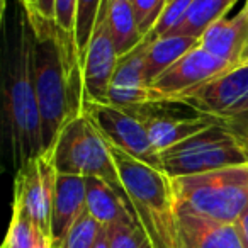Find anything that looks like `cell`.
Masks as SVG:
<instances>
[{
	"label": "cell",
	"instance_id": "1",
	"mask_svg": "<svg viewBox=\"0 0 248 248\" xmlns=\"http://www.w3.org/2000/svg\"><path fill=\"white\" fill-rule=\"evenodd\" d=\"M4 24V119L11 155L22 167L43 153L41 116L31 70L32 26L24 5L2 0Z\"/></svg>",
	"mask_w": 248,
	"mask_h": 248
},
{
	"label": "cell",
	"instance_id": "2",
	"mask_svg": "<svg viewBox=\"0 0 248 248\" xmlns=\"http://www.w3.org/2000/svg\"><path fill=\"white\" fill-rule=\"evenodd\" d=\"M31 70L41 116L43 152L53 148L72 117L82 112V95L70 78L53 22L31 21Z\"/></svg>",
	"mask_w": 248,
	"mask_h": 248
},
{
	"label": "cell",
	"instance_id": "3",
	"mask_svg": "<svg viewBox=\"0 0 248 248\" xmlns=\"http://www.w3.org/2000/svg\"><path fill=\"white\" fill-rule=\"evenodd\" d=\"M110 155L119 170L136 221L153 248H182L179 234V206L172 179L135 156L112 146Z\"/></svg>",
	"mask_w": 248,
	"mask_h": 248
},
{
	"label": "cell",
	"instance_id": "4",
	"mask_svg": "<svg viewBox=\"0 0 248 248\" xmlns=\"http://www.w3.org/2000/svg\"><path fill=\"white\" fill-rule=\"evenodd\" d=\"M51 152L56 172L65 175L97 177L104 180L119 194V197L133 213L119 170L110 155L109 143L104 140L99 129L85 114L80 112L65 124Z\"/></svg>",
	"mask_w": 248,
	"mask_h": 248
},
{
	"label": "cell",
	"instance_id": "5",
	"mask_svg": "<svg viewBox=\"0 0 248 248\" xmlns=\"http://www.w3.org/2000/svg\"><path fill=\"white\" fill-rule=\"evenodd\" d=\"M177 206L223 223H236L248 206V163L172 179Z\"/></svg>",
	"mask_w": 248,
	"mask_h": 248
},
{
	"label": "cell",
	"instance_id": "6",
	"mask_svg": "<svg viewBox=\"0 0 248 248\" xmlns=\"http://www.w3.org/2000/svg\"><path fill=\"white\" fill-rule=\"evenodd\" d=\"M163 172L170 179L213 172L248 163L241 140L221 123L160 153Z\"/></svg>",
	"mask_w": 248,
	"mask_h": 248
},
{
	"label": "cell",
	"instance_id": "7",
	"mask_svg": "<svg viewBox=\"0 0 248 248\" xmlns=\"http://www.w3.org/2000/svg\"><path fill=\"white\" fill-rule=\"evenodd\" d=\"M82 114H85L92 121L107 143L163 172L160 152L152 143L141 121L136 119L133 114L109 102H92V100H83Z\"/></svg>",
	"mask_w": 248,
	"mask_h": 248
},
{
	"label": "cell",
	"instance_id": "8",
	"mask_svg": "<svg viewBox=\"0 0 248 248\" xmlns=\"http://www.w3.org/2000/svg\"><path fill=\"white\" fill-rule=\"evenodd\" d=\"M124 110L141 121L150 140L160 153L219 123L214 117L201 114L189 104L177 100L145 102Z\"/></svg>",
	"mask_w": 248,
	"mask_h": 248
},
{
	"label": "cell",
	"instance_id": "9",
	"mask_svg": "<svg viewBox=\"0 0 248 248\" xmlns=\"http://www.w3.org/2000/svg\"><path fill=\"white\" fill-rule=\"evenodd\" d=\"M233 66L234 65L211 55L201 45L194 46L148 87L150 102H184L201 87L217 78Z\"/></svg>",
	"mask_w": 248,
	"mask_h": 248
},
{
	"label": "cell",
	"instance_id": "10",
	"mask_svg": "<svg viewBox=\"0 0 248 248\" xmlns=\"http://www.w3.org/2000/svg\"><path fill=\"white\" fill-rule=\"evenodd\" d=\"M56 175L58 172L53 163V152L48 150L19 167L14 180L12 202L21 204L36 226L45 231L49 238H51L49 226H51V206Z\"/></svg>",
	"mask_w": 248,
	"mask_h": 248
},
{
	"label": "cell",
	"instance_id": "11",
	"mask_svg": "<svg viewBox=\"0 0 248 248\" xmlns=\"http://www.w3.org/2000/svg\"><path fill=\"white\" fill-rule=\"evenodd\" d=\"M184 102L217 121L248 112V63L234 65Z\"/></svg>",
	"mask_w": 248,
	"mask_h": 248
},
{
	"label": "cell",
	"instance_id": "12",
	"mask_svg": "<svg viewBox=\"0 0 248 248\" xmlns=\"http://www.w3.org/2000/svg\"><path fill=\"white\" fill-rule=\"evenodd\" d=\"M116 48L106 19L97 21L83 55L82 89L83 100L109 102V87L117 66ZM82 100V102H83Z\"/></svg>",
	"mask_w": 248,
	"mask_h": 248
},
{
	"label": "cell",
	"instance_id": "13",
	"mask_svg": "<svg viewBox=\"0 0 248 248\" xmlns=\"http://www.w3.org/2000/svg\"><path fill=\"white\" fill-rule=\"evenodd\" d=\"M87 211V187L85 177L58 173L55 184L51 206V234L53 248H58L66 238L73 224Z\"/></svg>",
	"mask_w": 248,
	"mask_h": 248
},
{
	"label": "cell",
	"instance_id": "14",
	"mask_svg": "<svg viewBox=\"0 0 248 248\" xmlns=\"http://www.w3.org/2000/svg\"><path fill=\"white\" fill-rule=\"evenodd\" d=\"M150 38L117 60L116 72L109 87V104L123 109L150 102L148 85L145 82V58Z\"/></svg>",
	"mask_w": 248,
	"mask_h": 248
},
{
	"label": "cell",
	"instance_id": "15",
	"mask_svg": "<svg viewBox=\"0 0 248 248\" xmlns=\"http://www.w3.org/2000/svg\"><path fill=\"white\" fill-rule=\"evenodd\" d=\"M179 234L182 248H245L234 223L211 219L180 206Z\"/></svg>",
	"mask_w": 248,
	"mask_h": 248
},
{
	"label": "cell",
	"instance_id": "16",
	"mask_svg": "<svg viewBox=\"0 0 248 248\" xmlns=\"http://www.w3.org/2000/svg\"><path fill=\"white\" fill-rule=\"evenodd\" d=\"M248 41V7L245 5L240 12L231 17H223L201 36L199 45L216 58L238 65L241 53Z\"/></svg>",
	"mask_w": 248,
	"mask_h": 248
},
{
	"label": "cell",
	"instance_id": "17",
	"mask_svg": "<svg viewBox=\"0 0 248 248\" xmlns=\"http://www.w3.org/2000/svg\"><path fill=\"white\" fill-rule=\"evenodd\" d=\"M55 26L56 36H58L60 46H62L63 56H65L66 68H68L70 78L83 100L82 89V60H80L78 49H77L75 29H77V0H56L55 9Z\"/></svg>",
	"mask_w": 248,
	"mask_h": 248
},
{
	"label": "cell",
	"instance_id": "18",
	"mask_svg": "<svg viewBox=\"0 0 248 248\" xmlns=\"http://www.w3.org/2000/svg\"><path fill=\"white\" fill-rule=\"evenodd\" d=\"M85 187L87 211L102 226H110V224L123 223V221H136L126 202L121 199L119 194L109 184L97 177H85Z\"/></svg>",
	"mask_w": 248,
	"mask_h": 248
},
{
	"label": "cell",
	"instance_id": "19",
	"mask_svg": "<svg viewBox=\"0 0 248 248\" xmlns=\"http://www.w3.org/2000/svg\"><path fill=\"white\" fill-rule=\"evenodd\" d=\"M106 19L109 26L110 36H112L114 48H116L117 56H124L136 49L143 41L145 36L140 31L138 21H136L135 9L131 2L126 0H117L107 7L102 14H99V19Z\"/></svg>",
	"mask_w": 248,
	"mask_h": 248
},
{
	"label": "cell",
	"instance_id": "20",
	"mask_svg": "<svg viewBox=\"0 0 248 248\" xmlns=\"http://www.w3.org/2000/svg\"><path fill=\"white\" fill-rule=\"evenodd\" d=\"M199 45V39L192 36L169 34L158 39H150L145 58V82L152 85L163 72L177 63L186 53H189L194 46Z\"/></svg>",
	"mask_w": 248,
	"mask_h": 248
},
{
	"label": "cell",
	"instance_id": "21",
	"mask_svg": "<svg viewBox=\"0 0 248 248\" xmlns=\"http://www.w3.org/2000/svg\"><path fill=\"white\" fill-rule=\"evenodd\" d=\"M236 2L238 0H194L186 19L170 34L192 36V38L201 39V36L207 31L209 26L226 17L228 11Z\"/></svg>",
	"mask_w": 248,
	"mask_h": 248
},
{
	"label": "cell",
	"instance_id": "22",
	"mask_svg": "<svg viewBox=\"0 0 248 248\" xmlns=\"http://www.w3.org/2000/svg\"><path fill=\"white\" fill-rule=\"evenodd\" d=\"M100 5L102 0H77V49H78L80 60H82L83 68V55L89 46V41L92 38V32L95 29L97 19H99Z\"/></svg>",
	"mask_w": 248,
	"mask_h": 248
},
{
	"label": "cell",
	"instance_id": "23",
	"mask_svg": "<svg viewBox=\"0 0 248 248\" xmlns=\"http://www.w3.org/2000/svg\"><path fill=\"white\" fill-rule=\"evenodd\" d=\"M106 228L110 248H153L146 233L136 221H123Z\"/></svg>",
	"mask_w": 248,
	"mask_h": 248
},
{
	"label": "cell",
	"instance_id": "24",
	"mask_svg": "<svg viewBox=\"0 0 248 248\" xmlns=\"http://www.w3.org/2000/svg\"><path fill=\"white\" fill-rule=\"evenodd\" d=\"M102 228V224L93 219L89 211H85L83 216L73 224V228L68 231L66 238L58 248H93Z\"/></svg>",
	"mask_w": 248,
	"mask_h": 248
},
{
	"label": "cell",
	"instance_id": "25",
	"mask_svg": "<svg viewBox=\"0 0 248 248\" xmlns=\"http://www.w3.org/2000/svg\"><path fill=\"white\" fill-rule=\"evenodd\" d=\"M194 4V0H170L167 2L165 9H163L162 16H160L158 22H156L155 29L152 34L148 36L150 39H158L162 36H167L186 19L187 12H189L190 5Z\"/></svg>",
	"mask_w": 248,
	"mask_h": 248
},
{
	"label": "cell",
	"instance_id": "26",
	"mask_svg": "<svg viewBox=\"0 0 248 248\" xmlns=\"http://www.w3.org/2000/svg\"><path fill=\"white\" fill-rule=\"evenodd\" d=\"M131 4L135 9L140 31L143 32L145 38H148L165 9L167 0H131Z\"/></svg>",
	"mask_w": 248,
	"mask_h": 248
},
{
	"label": "cell",
	"instance_id": "27",
	"mask_svg": "<svg viewBox=\"0 0 248 248\" xmlns=\"http://www.w3.org/2000/svg\"><path fill=\"white\" fill-rule=\"evenodd\" d=\"M223 126H226L230 131H233L238 138H245L248 136V112L238 114L234 117H228L224 121H219Z\"/></svg>",
	"mask_w": 248,
	"mask_h": 248
},
{
	"label": "cell",
	"instance_id": "28",
	"mask_svg": "<svg viewBox=\"0 0 248 248\" xmlns=\"http://www.w3.org/2000/svg\"><path fill=\"white\" fill-rule=\"evenodd\" d=\"M55 9H56V0H38L36 16L29 19H31V21L53 22L55 21Z\"/></svg>",
	"mask_w": 248,
	"mask_h": 248
},
{
	"label": "cell",
	"instance_id": "29",
	"mask_svg": "<svg viewBox=\"0 0 248 248\" xmlns=\"http://www.w3.org/2000/svg\"><path fill=\"white\" fill-rule=\"evenodd\" d=\"M234 224H236L238 231H240V236L245 248H248V206L245 207V211L240 214V217H238V221Z\"/></svg>",
	"mask_w": 248,
	"mask_h": 248
},
{
	"label": "cell",
	"instance_id": "30",
	"mask_svg": "<svg viewBox=\"0 0 248 248\" xmlns=\"http://www.w3.org/2000/svg\"><path fill=\"white\" fill-rule=\"evenodd\" d=\"M31 248H53L51 245V238L48 236V234L45 233V231H41L38 228V231H36V238H34V243H32Z\"/></svg>",
	"mask_w": 248,
	"mask_h": 248
},
{
	"label": "cell",
	"instance_id": "31",
	"mask_svg": "<svg viewBox=\"0 0 248 248\" xmlns=\"http://www.w3.org/2000/svg\"><path fill=\"white\" fill-rule=\"evenodd\" d=\"M93 248H110L109 247V236H107V228L106 226H104L102 231H100V234H99V238H97Z\"/></svg>",
	"mask_w": 248,
	"mask_h": 248
},
{
	"label": "cell",
	"instance_id": "32",
	"mask_svg": "<svg viewBox=\"0 0 248 248\" xmlns=\"http://www.w3.org/2000/svg\"><path fill=\"white\" fill-rule=\"evenodd\" d=\"M19 4L24 5V9L28 11L29 17L36 16V7H38V0H19Z\"/></svg>",
	"mask_w": 248,
	"mask_h": 248
},
{
	"label": "cell",
	"instance_id": "33",
	"mask_svg": "<svg viewBox=\"0 0 248 248\" xmlns=\"http://www.w3.org/2000/svg\"><path fill=\"white\" fill-rule=\"evenodd\" d=\"M112 2H117V0H102V5H100V12H99V14H102L104 11H107V7H109ZM126 2H131V0H126Z\"/></svg>",
	"mask_w": 248,
	"mask_h": 248
},
{
	"label": "cell",
	"instance_id": "34",
	"mask_svg": "<svg viewBox=\"0 0 248 248\" xmlns=\"http://www.w3.org/2000/svg\"><path fill=\"white\" fill-rule=\"evenodd\" d=\"M240 63H248V41H247V45H245V49H243V53H241Z\"/></svg>",
	"mask_w": 248,
	"mask_h": 248
},
{
	"label": "cell",
	"instance_id": "35",
	"mask_svg": "<svg viewBox=\"0 0 248 248\" xmlns=\"http://www.w3.org/2000/svg\"><path fill=\"white\" fill-rule=\"evenodd\" d=\"M240 140H241V143H243L245 150H247V153H248V136H245V138H240Z\"/></svg>",
	"mask_w": 248,
	"mask_h": 248
},
{
	"label": "cell",
	"instance_id": "36",
	"mask_svg": "<svg viewBox=\"0 0 248 248\" xmlns=\"http://www.w3.org/2000/svg\"><path fill=\"white\" fill-rule=\"evenodd\" d=\"M245 4H247V5H248V0H245Z\"/></svg>",
	"mask_w": 248,
	"mask_h": 248
},
{
	"label": "cell",
	"instance_id": "37",
	"mask_svg": "<svg viewBox=\"0 0 248 248\" xmlns=\"http://www.w3.org/2000/svg\"><path fill=\"white\" fill-rule=\"evenodd\" d=\"M167 2H170V0H167Z\"/></svg>",
	"mask_w": 248,
	"mask_h": 248
},
{
	"label": "cell",
	"instance_id": "38",
	"mask_svg": "<svg viewBox=\"0 0 248 248\" xmlns=\"http://www.w3.org/2000/svg\"><path fill=\"white\" fill-rule=\"evenodd\" d=\"M245 5H247V4H245ZM247 7H248V5H247Z\"/></svg>",
	"mask_w": 248,
	"mask_h": 248
}]
</instances>
